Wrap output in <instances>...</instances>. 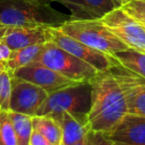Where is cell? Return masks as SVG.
I'll use <instances>...</instances> for the list:
<instances>
[{"label": "cell", "mask_w": 145, "mask_h": 145, "mask_svg": "<svg viewBox=\"0 0 145 145\" xmlns=\"http://www.w3.org/2000/svg\"><path fill=\"white\" fill-rule=\"evenodd\" d=\"M49 93L40 87L12 76L10 110L35 116Z\"/></svg>", "instance_id": "cell-9"}, {"label": "cell", "mask_w": 145, "mask_h": 145, "mask_svg": "<svg viewBox=\"0 0 145 145\" xmlns=\"http://www.w3.org/2000/svg\"><path fill=\"white\" fill-rule=\"evenodd\" d=\"M11 52H12L11 49L2 40H0V61L6 62L10 57Z\"/></svg>", "instance_id": "cell-24"}, {"label": "cell", "mask_w": 145, "mask_h": 145, "mask_svg": "<svg viewBox=\"0 0 145 145\" xmlns=\"http://www.w3.org/2000/svg\"><path fill=\"white\" fill-rule=\"evenodd\" d=\"M18 140V145H29L33 131L32 116L23 113L8 111Z\"/></svg>", "instance_id": "cell-17"}, {"label": "cell", "mask_w": 145, "mask_h": 145, "mask_svg": "<svg viewBox=\"0 0 145 145\" xmlns=\"http://www.w3.org/2000/svg\"><path fill=\"white\" fill-rule=\"evenodd\" d=\"M117 80L127 106V114L145 117V79L116 63L109 70Z\"/></svg>", "instance_id": "cell-8"}, {"label": "cell", "mask_w": 145, "mask_h": 145, "mask_svg": "<svg viewBox=\"0 0 145 145\" xmlns=\"http://www.w3.org/2000/svg\"><path fill=\"white\" fill-rule=\"evenodd\" d=\"M31 1H34V2H36V1H35V0H31Z\"/></svg>", "instance_id": "cell-32"}, {"label": "cell", "mask_w": 145, "mask_h": 145, "mask_svg": "<svg viewBox=\"0 0 145 145\" xmlns=\"http://www.w3.org/2000/svg\"><path fill=\"white\" fill-rule=\"evenodd\" d=\"M62 128V145H71L85 138L91 131L88 116L79 117L70 113H63L57 119Z\"/></svg>", "instance_id": "cell-13"}, {"label": "cell", "mask_w": 145, "mask_h": 145, "mask_svg": "<svg viewBox=\"0 0 145 145\" xmlns=\"http://www.w3.org/2000/svg\"><path fill=\"white\" fill-rule=\"evenodd\" d=\"M66 6L71 12V19L97 18L88 7L84 0H55Z\"/></svg>", "instance_id": "cell-19"}, {"label": "cell", "mask_w": 145, "mask_h": 145, "mask_svg": "<svg viewBox=\"0 0 145 145\" xmlns=\"http://www.w3.org/2000/svg\"><path fill=\"white\" fill-rule=\"evenodd\" d=\"M0 145H18L8 111H0Z\"/></svg>", "instance_id": "cell-18"}, {"label": "cell", "mask_w": 145, "mask_h": 145, "mask_svg": "<svg viewBox=\"0 0 145 145\" xmlns=\"http://www.w3.org/2000/svg\"><path fill=\"white\" fill-rule=\"evenodd\" d=\"M88 5L89 10L97 17L101 18L105 14L108 13L109 11L113 10L114 8H118V5L113 0H84Z\"/></svg>", "instance_id": "cell-21"}, {"label": "cell", "mask_w": 145, "mask_h": 145, "mask_svg": "<svg viewBox=\"0 0 145 145\" xmlns=\"http://www.w3.org/2000/svg\"><path fill=\"white\" fill-rule=\"evenodd\" d=\"M115 3H116L118 6H122V5H124L125 3H127V2H129V1H131V0H113Z\"/></svg>", "instance_id": "cell-29"}, {"label": "cell", "mask_w": 145, "mask_h": 145, "mask_svg": "<svg viewBox=\"0 0 145 145\" xmlns=\"http://www.w3.org/2000/svg\"><path fill=\"white\" fill-rule=\"evenodd\" d=\"M118 64L145 79V53L128 49L113 55Z\"/></svg>", "instance_id": "cell-16"}, {"label": "cell", "mask_w": 145, "mask_h": 145, "mask_svg": "<svg viewBox=\"0 0 145 145\" xmlns=\"http://www.w3.org/2000/svg\"><path fill=\"white\" fill-rule=\"evenodd\" d=\"M105 136L116 144L145 145V117L126 114Z\"/></svg>", "instance_id": "cell-12"}, {"label": "cell", "mask_w": 145, "mask_h": 145, "mask_svg": "<svg viewBox=\"0 0 145 145\" xmlns=\"http://www.w3.org/2000/svg\"><path fill=\"white\" fill-rule=\"evenodd\" d=\"M6 70H8L6 62H1V61H0V74H1L2 72H4V71H6Z\"/></svg>", "instance_id": "cell-28"}, {"label": "cell", "mask_w": 145, "mask_h": 145, "mask_svg": "<svg viewBox=\"0 0 145 145\" xmlns=\"http://www.w3.org/2000/svg\"><path fill=\"white\" fill-rule=\"evenodd\" d=\"M34 62L48 67L72 82H89L99 72L93 66L60 48L52 41L45 43Z\"/></svg>", "instance_id": "cell-5"}, {"label": "cell", "mask_w": 145, "mask_h": 145, "mask_svg": "<svg viewBox=\"0 0 145 145\" xmlns=\"http://www.w3.org/2000/svg\"><path fill=\"white\" fill-rule=\"evenodd\" d=\"M88 145H99L97 140V136L93 131H89L88 134Z\"/></svg>", "instance_id": "cell-26"}, {"label": "cell", "mask_w": 145, "mask_h": 145, "mask_svg": "<svg viewBox=\"0 0 145 145\" xmlns=\"http://www.w3.org/2000/svg\"><path fill=\"white\" fill-rule=\"evenodd\" d=\"M35 1L39 3H43V4H51L55 0H35Z\"/></svg>", "instance_id": "cell-30"}, {"label": "cell", "mask_w": 145, "mask_h": 145, "mask_svg": "<svg viewBox=\"0 0 145 145\" xmlns=\"http://www.w3.org/2000/svg\"><path fill=\"white\" fill-rule=\"evenodd\" d=\"M99 20L129 49L145 53V28L122 7L109 11Z\"/></svg>", "instance_id": "cell-6"}, {"label": "cell", "mask_w": 145, "mask_h": 145, "mask_svg": "<svg viewBox=\"0 0 145 145\" xmlns=\"http://www.w3.org/2000/svg\"><path fill=\"white\" fill-rule=\"evenodd\" d=\"M71 145H88V135L85 137V138L81 139V140L77 141V142L75 143H72V144Z\"/></svg>", "instance_id": "cell-27"}, {"label": "cell", "mask_w": 145, "mask_h": 145, "mask_svg": "<svg viewBox=\"0 0 145 145\" xmlns=\"http://www.w3.org/2000/svg\"><path fill=\"white\" fill-rule=\"evenodd\" d=\"M12 72L6 70L0 74V111L10 110Z\"/></svg>", "instance_id": "cell-20"}, {"label": "cell", "mask_w": 145, "mask_h": 145, "mask_svg": "<svg viewBox=\"0 0 145 145\" xmlns=\"http://www.w3.org/2000/svg\"><path fill=\"white\" fill-rule=\"evenodd\" d=\"M12 76L38 86L48 93L76 83L37 62H32L17 69L12 72Z\"/></svg>", "instance_id": "cell-10"}, {"label": "cell", "mask_w": 145, "mask_h": 145, "mask_svg": "<svg viewBox=\"0 0 145 145\" xmlns=\"http://www.w3.org/2000/svg\"><path fill=\"white\" fill-rule=\"evenodd\" d=\"M44 44H37L12 51L9 59L6 61L8 70L13 72L17 69L34 62L41 53Z\"/></svg>", "instance_id": "cell-15"}, {"label": "cell", "mask_w": 145, "mask_h": 145, "mask_svg": "<svg viewBox=\"0 0 145 145\" xmlns=\"http://www.w3.org/2000/svg\"><path fill=\"white\" fill-rule=\"evenodd\" d=\"M50 33L51 41L57 46L74 55L80 60L89 64L99 72H107L116 63V60L112 56L91 48L84 43L72 38L62 32L59 27H50Z\"/></svg>", "instance_id": "cell-7"}, {"label": "cell", "mask_w": 145, "mask_h": 145, "mask_svg": "<svg viewBox=\"0 0 145 145\" xmlns=\"http://www.w3.org/2000/svg\"><path fill=\"white\" fill-rule=\"evenodd\" d=\"M91 101L89 82H76L59 91L49 93L36 115L58 119L63 113L75 116H88Z\"/></svg>", "instance_id": "cell-3"}, {"label": "cell", "mask_w": 145, "mask_h": 145, "mask_svg": "<svg viewBox=\"0 0 145 145\" xmlns=\"http://www.w3.org/2000/svg\"><path fill=\"white\" fill-rule=\"evenodd\" d=\"M0 40H2L11 51L31 45L45 44L51 41L50 27L9 26L0 24Z\"/></svg>", "instance_id": "cell-11"}, {"label": "cell", "mask_w": 145, "mask_h": 145, "mask_svg": "<svg viewBox=\"0 0 145 145\" xmlns=\"http://www.w3.org/2000/svg\"><path fill=\"white\" fill-rule=\"evenodd\" d=\"M95 136H97V140L99 145H115L112 141L109 140L108 138H106L103 134L97 133V132H95Z\"/></svg>", "instance_id": "cell-25"}, {"label": "cell", "mask_w": 145, "mask_h": 145, "mask_svg": "<svg viewBox=\"0 0 145 145\" xmlns=\"http://www.w3.org/2000/svg\"><path fill=\"white\" fill-rule=\"evenodd\" d=\"M121 7L145 28V0H131Z\"/></svg>", "instance_id": "cell-22"}, {"label": "cell", "mask_w": 145, "mask_h": 145, "mask_svg": "<svg viewBox=\"0 0 145 145\" xmlns=\"http://www.w3.org/2000/svg\"><path fill=\"white\" fill-rule=\"evenodd\" d=\"M71 16L56 10L51 4L31 0H0V24L9 26L60 27Z\"/></svg>", "instance_id": "cell-2"}, {"label": "cell", "mask_w": 145, "mask_h": 145, "mask_svg": "<svg viewBox=\"0 0 145 145\" xmlns=\"http://www.w3.org/2000/svg\"><path fill=\"white\" fill-rule=\"evenodd\" d=\"M59 28L72 38L110 56L129 49L103 25L99 18L69 19Z\"/></svg>", "instance_id": "cell-4"}, {"label": "cell", "mask_w": 145, "mask_h": 145, "mask_svg": "<svg viewBox=\"0 0 145 145\" xmlns=\"http://www.w3.org/2000/svg\"><path fill=\"white\" fill-rule=\"evenodd\" d=\"M113 143H114V142H113ZM114 144L115 145H123V144H116V143H114Z\"/></svg>", "instance_id": "cell-31"}, {"label": "cell", "mask_w": 145, "mask_h": 145, "mask_svg": "<svg viewBox=\"0 0 145 145\" xmlns=\"http://www.w3.org/2000/svg\"><path fill=\"white\" fill-rule=\"evenodd\" d=\"M91 101L88 113L91 130L107 134L127 114L123 91L109 71L99 72L89 81Z\"/></svg>", "instance_id": "cell-1"}, {"label": "cell", "mask_w": 145, "mask_h": 145, "mask_svg": "<svg viewBox=\"0 0 145 145\" xmlns=\"http://www.w3.org/2000/svg\"><path fill=\"white\" fill-rule=\"evenodd\" d=\"M29 145H53L45 136H43L40 132L33 129L32 134L30 137Z\"/></svg>", "instance_id": "cell-23"}, {"label": "cell", "mask_w": 145, "mask_h": 145, "mask_svg": "<svg viewBox=\"0 0 145 145\" xmlns=\"http://www.w3.org/2000/svg\"><path fill=\"white\" fill-rule=\"evenodd\" d=\"M33 129L40 132L53 145H62V128L56 119L50 116H39L35 115L32 117Z\"/></svg>", "instance_id": "cell-14"}]
</instances>
